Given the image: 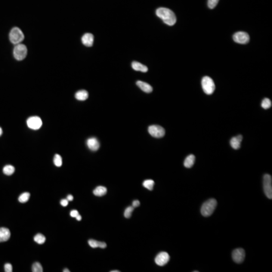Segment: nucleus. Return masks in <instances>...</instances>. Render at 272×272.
Returning <instances> with one entry per match:
<instances>
[{"mask_svg":"<svg viewBox=\"0 0 272 272\" xmlns=\"http://www.w3.org/2000/svg\"><path fill=\"white\" fill-rule=\"evenodd\" d=\"M120 271H118V270H115V271H111V272H119Z\"/></svg>","mask_w":272,"mask_h":272,"instance_id":"39","label":"nucleus"},{"mask_svg":"<svg viewBox=\"0 0 272 272\" xmlns=\"http://www.w3.org/2000/svg\"><path fill=\"white\" fill-rule=\"evenodd\" d=\"M88 97H89V93L85 90L78 91L75 95V98L78 101H85L87 98H88Z\"/></svg>","mask_w":272,"mask_h":272,"instance_id":"20","label":"nucleus"},{"mask_svg":"<svg viewBox=\"0 0 272 272\" xmlns=\"http://www.w3.org/2000/svg\"><path fill=\"white\" fill-rule=\"evenodd\" d=\"M24 39V35L21 30L18 27H14L9 33V40L14 45L19 44Z\"/></svg>","mask_w":272,"mask_h":272,"instance_id":"3","label":"nucleus"},{"mask_svg":"<svg viewBox=\"0 0 272 272\" xmlns=\"http://www.w3.org/2000/svg\"><path fill=\"white\" fill-rule=\"evenodd\" d=\"M76 220H77V221H81V219H82V217H81V215H79H79H78L77 216H76Z\"/></svg>","mask_w":272,"mask_h":272,"instance_id":"36","label":"nucleus"},{"mask_svg":"<svg viewBox=\"0 0 272 272\" xmlns=\"http://www.w3.org/2000/svg\"><path fill=\"white\" fill-rule=\"evenodd\" d=\"M27 126L33 130H38L42 127V121L39 117H30L27 120Z\"/></svg>","mask_w":272,"mask_h":272,"instance_id":"8","label":"nucleus"},{"mask_svg":"<svg viewBox=\"0 0 272 272\" xmlns=\"http://www.w3.org/2000/svg\"><path fill=\"white\" fill-rule=\"evenodd\" d=\"M30 197V194L29 193L27 192L23 193L22 194L20 195L19 197H18V200H19L20 203L24 204V203H27V201L29 200Z\"/></svg>","mask_w":272,"mask_h":272,"instance_id":"24","label":"nucleus"},{"mask_svg":"<svg viewBox=\"0 0 272 272\" xmlns=\"http://www.w3.org/2000/svg\"><path fill=\"white\" fill-rule=\"evenodd\" d=\"M13 55L17 61L24 60L27 55V48L26 46L20 43L17 44L13 51Z\"/></svg>","mask_w":272,"mask_h":272,"instance_id":"5","label":"nucleus"},{"mask_svg":"<svg viewBox=\"0 0 272 272\" xmlns=\"http://www.w3.org/2000/svg\"><path fill=\"white\" fill-rule=\"evenodd\" d=\"M133 206H128L126 209V210H125L124 212V216L126 218V219H129V218H131L132 216V212H133L134 210Z\"/></svg>","mask_w":272,"mask_h":272,"instance_id":"29","label":"nucleus"},{"mask_svg":"<svg viewBox=\"0 0 272 272\" xmlns=\"http://www.w3.org/2000/svg\"><path fill=\"white\" fill-rule=\"evenodd\" d=\"M148 132L150 135L154 138L160 139L165 135V129L162 126H157V125H153L148 127Z\"/></svg>","mask_w":272,"mask_h":272,"instance_id":"7","label":"nucleus"},{"mask_svg":"<svg viewBox=\"0 0 272 272\" xmlns=\"http://www.w3.org/2000/svg\"><path fill=\"white\" fill-rule=\"evenodd\" d=\"M89 245L91 247H92V248H98V247H99V248L101 249H104L107 247V244L106 243H104V242H100V241H97L95 240H89L88 241Z\"/></svg>","mask_w":272,"mask_h":272,"instance_id":"18","label":"nucleus"},{"mask_svg":"<svg viewBox=\"0 0 272 272\" xmlns=\"http://www.w3.org/2000/svg\"><path fill=\"white\" fill-rule=\"evenodd\" d=\"M63 271L64 272H70V270L68 269V268H64V269L63 270Z\"/></svg>","mask_w":272,"mask_h":272,"instance_id":"37","label":"nucleus"},{"mask_svg":"<svg viewBox=\"0 0 272 272\" xmlns=\"http://www.w3.org/2000/svg\"><path fill=\"white\" fill-rule=\"evenodd\" d=\"M242 140H243V136L240 135L236 136V137H233L230 141L231 146L235 150H238L240 148V143H241Z\"/></svg>","mask_w":272,"mask_h":272,"instance_id":"14","label":"nucleus"},{"mask_svg":"<svg viewBox=\"0 0 272 272\" xmlns=\"http://www.w3.org/2000/svg\"><path fill=\"white\" fill-rule=\"evenodd\" d=\"M156 14L163 20L166 24L173 26L176 23V17L174 12L167 8H159L156 9Z\"/></svg>","mask_w":272,"mask_h":272,"instance_id":"1","label":"nucleus"},{"mask_svg":"<svg viewBox=\"0 0 272 272\" xmlns=\"http://www.w3.org/2000/svg\"><path fill=\"white\" fill-rule=\"evenodd\" d=\"M195 160H196V158H195L194 155H193V154H190V155L188 156L187 157L185 158V160H184V166L186 167V168H191V167L193 166V164H194Z\"/></svg>","mask_w":272,"mask_h":272,"instance_id":"19","label":"nucleus"},{"mask_svg":"<svg viewBox=\"0 0 272 272\" xmlns=\"http://www.w3.org/2000/svg\"><path fill=\"white\" fill-rule=\"evenodd\" d=\"M139 206H140V202H139V200H134L133 201V203H132V206H133L134 208L139 207Z\"/></svg>","mask_w":272,"mask_h":272,"instance_id":"33","label":"nucleus"},{"mask_svg":"<svg viewBox=\"0 0 272 272\" xmlns=\"http://www.w3.org/2000/svg\"><path fill=\"white\" fill-rule=\"evenodd\" d=\"M132 67L133 68V70H136V71H141L142 73H146L148 72V68L144 64H141V63L137 62V61H133L132 64Z\"/></svg>","mask_w":272,"mask_h":272,"instance_id":"17","label":"nucleus"},{"mask_svg":"<svg viewBox=\"0 0 272 272\" xmlns=\"http://www.w3.org/2000/svg\"><path fill=\"white\" fill-rule=\"evenodd\" d=\"M264 192L268 199L272 198V177L271 175L265 174L263 177Z\"/></svg>","mask_w":272,"mask_h":272,"instance_id":"6","label":"nucleus"},{"mask_svg":"<svg viewBox=\"0 0 272 272\" xmlns=\"http://www.w3.org/2000/svg\"><path fill=\"white\" fill-rule=\"evenodd\" d=\"M13 271L12 265L10 263H6L5 264V272H12Z\"/></svg>","mask_w":272,"mask_h":272,"instance_id":"31","label":"nucleus"},{"mask_svg":"<svg viewBox=\"0 0 272 272\" xmlns=\"http://www.w3.org/2000/svg\"><path fill=\"white\" fill-rule=\"evenodd\" d=\"M216 205H217V201L215 199H209L206 200L201 206V214L205 217L210 216L215 211Z\"/></svg>","mask_w":272,"mask_h":272,"instance_id":"2","label":"nucleus"},{"mask_svg":"<svg viewBox=\"0 0 272 272\" xmlns=\"http://www.w3.org/2000/svg\"><path fill=\"white\" fill-rule=\"evenodd\" d=\"M82 42L87 47H91L93 46V42H94V36L92 33H85L82 37Z\"/></svg>","mask_w":272,"mask_h":272,"instance_id":"13","label":"nucleus"},{"mask_svg":"<svg viewBox=\"0 0 272 272\" xmlns=\"http://www.w3.org/2000/svg\"><path fill=\"white\" fill-rule=\"evenodd\" d=\"M67 200L68 201H72L73 200V197L72 195H68V196L67 197Z\"/></svg>","mask_w":272,"mask_h":272,"instance_id":"35","label":"nucleus"},{"mask_svg":"<svg viewBox=\"0 0 272 272\" xmlns=\"http://www.w3.org/2000/svg\"><path fill=\"white\" fill-rule=\"evenodd\" d=\"M219 0H208V7L211 9L215 8L219 3Z\"/></svg>","mask_w":272,"mask_h":272,"instance_id":"30","label":"nucleus"},{"mask_svg":"<svg viewBox=\"0 0 272 272\" xmlns=\"http://www.w3.org/2000/svg\"><path fill=\"white\" fill-rule=\"evenodd\" d=\"M245 251H244L243 249H236L232 252L233 260L237 264H240L243 262L244 258H245Z\"/></svg>","mask_w":272,"mask_h":272,"instance_id":"10","label":"nucleus"},{"mask_svg":"<svg viewBox=\"0 0 272 272\" xmlns=\"http://www.w3.org/2000/svg\"><path fill=\"white\" fill-rule=\"evenodd\" d=\"M14 171H15V169L12 165H7L3 168V173L6 176H12Z\"/></svg>","mask_w":272,"mask_h":272,"instance_id":"22","label":"nucleus"},{"mask_svg":"<svg viewBox=\"0 0 272 272\" xmlns=\"http://www.w3.org/2000/svg\"><path fill=\"white\" fill-rule=\"evenodd\" d=\"M54 164L56 166L60 167L62 166V158L59 154H55L54 157Z\"/></svg>","mask_w":272,"mask_h":272,"instance_id":"27","label":"nucleus"},{"mask_svg":"<svg viewBox=\"0 0 272 272\" xmlns=\"http://www.w3.org/2000/svg\"><path fill=\"white\" fill-rule=\"evenodd\" d=\"M32 271L33 272H42L43 271V268L41 265L40 262H35L33 263L32 266Z\"/></svg>","mask_w":272,"mask_h":272,"instance_id":"26","label":"nucleus"},{"mask_svg":"<svg viewBox=\"0 0 272 272\" xmlns=\"http://www.w3.org/2000/svg\"><path fill=\"white\" fill-rule=\"evenodd\" d=\"M34 241L38 244H43L46 242V237L42 234H37L34 237Z\"/></svg>","mask_w":272,"mask_h":272,"instance_id":"25","label":"nucleus"},{"mask_svg":"<svg viewBox=\"0 0 272 272\" xmlns=\"http://www.w3.org/2000/svg\"><path fill=\"white\" fill-rule=\"evenodd\" d=\"M136 85H138V86L140 88L141 90L143 91V92H146V93H150L152 92L153 91V88L152 86L150 85H149L148 83H144V82L142 81H137V83H136Z\"/></svg>","mask_w":272,"mask_h":272,"instance_id":"16","label":"nucleus"},{"mask_svg":"<svg viewBox=\"0 0 272 272\" xmlns=\"http://www.w3.org/2000/svg\"><path fill=\"white\" fill-rule=\"evenodd\" d=\"M11 237L10 231L6 228H0V243L7 241Z\"/></svg>","mask_w":272,"mask_h":272,"instance_id":"15","label":"nucleus"},{"mask_svg":"<svg viewBox=\"0 0 272 272\" xmlns=\"http://www.w3.org/2000/svg\"><path fill=\"white\" fill-rule=\"evenodd\" d=\"M68 202H69V201L68 200H67V199H64V200H62L61 201V206H67L68 205Z\"/></svg>","mask_w":272,"mask_h":272,"instance_id":"34","label":"nucleus"},{"mask_svg":"<svg viewBox=\"0 0 272 272\" xmlns=\"http://www.w3.org/2000/svg\"><path fill=\"white\" fill-rule=\"evenodd\" d=\"M143 186H144L145 188L149 190V191H152L154 186V182L151 179L145 180L144 182H143Z\"/></svg>","mask_w":272,"mask_h":272,"instance_id":"23","label":"nucleus"},{"mask_svg":"<svg viewBox=\"0 0 272 272\" xmlns=\"http://www.w3.org/2000/svg\"><path fill=\"white\" fill-rule=\"evenodd\" d=\"M233 40L237 43L239 44H247L249 41V36L247 33L240 31L237 32L233 36Z\"/></svg>","mask_w":272,"mask_h":272,"instance_id":"9","label":"nucleus"},{"mask_svg":"<svg viewBox=\"0 0 272 272\" xmlns=\"http://www.w3.org/2000/svg\"><path fill=\"white\" fill-rule=\"evenodd\" d=\"M262 107L265 110L269 109V108L271 107V100H270L269 98H264V99L262 101Z\"/></svg>","mask_w":272,"mask_h":272,"instance_id":"28","label":"nucleus"},{"mask_svg":"<svg viewBox=\"0 0 272 272\" xmlns=\"http://www.w3.org/2000/svg\"><path fill=\"white\" fill-rule=\"evenodd\" d=\"M169 261V255L166 252H161L156 256L155 262L157 265L163 266L166 264Z\"/></svg>","mask_w":272,"mask_h":272,"instance_id":"11","label":"nucleus"},{"mask_svg":"<svg viewBox=\"0 0 272 272\" xmlns=\"http://www.w3.org/2000/svg\"><path fill=\"white\" fill-rule=\"evenodd\" d=\"M202 88L206 95H212L215 92V85L209 76H204L202 79Z\"/></svg>","mask_w":272,"mask_h":272,"instance_id":"4","label":"nucleus"},{"mask_svg":"<svg viewBox=\"0 0 272 272\" xmlns=\"http://www.w3.org/2000/svg\"><path fill=\"white\" fill-rule=\"evenodd\" d=\"M107 190L105 187H103V186H98V187H97L94 190L93 193H94V194L97 197H102V196H104V195L107 193Z\"/></svg>","mask_w":272,"mask_h":272,"instance_id":"21","label":"nucleus"},{"mask_svg":"<svg viewBox=\"0 0 272 272\" xmlns=\"http://www.w3.org/2000/svg\"><path fill=\"white\" fill-rule=\"evenodd\" d=\"M78 215H79V212H78L77 210H72V211L70 212V216H71V217L76 218Z\"/></svg>","mask_w":272,"mask_h":272,"instance_id":"32","label":"nucleus"},{"mask_svg":"<svg viewBox=\"0 0 272 272\" xmlns=\"http://www.w3.org/2000/svg\"><path fill=\"white\" fill-rule=\"evenodd\" d=\"M86 144L88 148L92 151H96L100 148V143L96 138L92 137L86 141Z\"/></svg>","mask_w":272,"mask_h":272,"instance_id":"12","label":"nucleus"},{"mask_svg":"<svg viewBox=\"0 0 272 272\" xmlns=\"http://www.w3.org/2000/svg\"><path fill=\"white\" fill-rule=\"evenodd\" d=\"M3 135V129H2V128L0 127V136Z\"/></svg>","mask_w":272,"mask_h":272,"instance_id":"38","label":"nucleus"}]
</instances>
